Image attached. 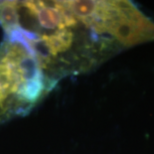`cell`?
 Listing matches in <instances>:
<instances>
[{
  "mask_svg": "<svg viewBox=\"0 0 154 154\" xmlns=\"http://www.w3.org/2000/svg\"><path fill=\"white\" fill-rule=\"evenodd\" d=\"M6 37L23 43L55 85L97 68L122 51L75 11L71 1H0Z\"/></svg>",
  "mask_w": 154,
  "mask_h": 154,
  "instance_id": "1",
  "label": "cell"
},
{
  "mask_svg": "<svg viewBox=\"0 0 154 154\" xmlns=\"http://www.w3.org/2000/svg\"><path fill=\"white\" fill-rule=\"evenodd\" d=\"M54 86L23 43L4 39L0 44V124L27 114Z\"/></svg>",
  "mask_w": 154,
  "mask_h": 154,
  "instance_id": "2",
  "label": "cell"
},
{
  "mask_svg": "<svg viewBox=\"0 0 154 154\" xmlns=\"http://www.w3.org/2000/svg\"><path fill=\"white\" fill-rule=\"evenodd\" d=\"M89 23L98 34L126 49L154 41V21L133 2L124 0H83Z\"/></svg>",
  "mask_w": 154,
  "mask_h": 154,
  "instance_id": "3",
  "label": "cell"
}]
</instances>
